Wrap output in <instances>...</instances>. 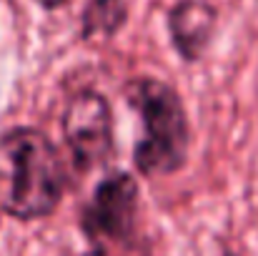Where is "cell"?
<instances>
[{
  "label": "cell",
  "mask_w": 258,
  "mask_h": 256,
  "mask_svg": "<svg viewBox=\"0 0 258 256\" xmlns=\"http://www.w3.org/2000/svg\"><path fill=\"white\" fill-rule=\"evenodd\" d=\"M71 186V166L43 128L0 131V211L20 224L50 219Z\"/></svg>",
  "instance_id": "obj_1"
},
{
  "label": "cell",
  "mask_w": 258,
  "mask_h": 256,
  "mask_svg": "<svg viewBox=\"0 0 258 256\" xmlns=\"http://www.w3.org/2000/svg\"><path fill=\"white\" fill-rule=\"evenodd\" d=\"M123 100L141 118V138L133 148V169L143 178H168L188 166L190 121L180 93L156 76H136L123 83Z\"/></svg>",
  "instance_id": "obj_2"
},
{
  "label": "cell",
  "mask_w": 258,
  "mask_h": 256,
  "mask_svg": "<svg viewBox=\"0 0 258 256\" xmlns=\"http://www.w3.org/2000/svg\"><path fill=\"white\" fill-rule=\"evenodd\" d=\"M78 229L88 246L131 249L141 229V183L125 169L108 171L81 206Z\"/></svg>",
  "instance_id": "obj_3"
},
{
  "label": "cell",
  "mask_w": 258,
  "mask_h": 256,
  "mask_svg": "<svg viewBox=\"0 0 258 256\" xmlns=\"http://www.w3.org/2000/svg\"><path fill=\"white\" fill-rule=\"evenodd\" d=\"M60 133L71 156L68 166L78 176L105 169L118 156L113 108L110 100L95 88H81L66 100Z\"/></svg>",
  "instance_id": "obj_4"
},
{
  "label": "cell",
  "mask_w": 258,
  "mask_h": 256,
  "mask_svg": "<svg viewBox=\"0 0 258 256\" xmlns=\"http://www.w3.org/2000/svg\"><path fill=\"white\" fill-rule=\"evenodd\" d=\"M218 10L208 0H175L166 13L173 50L188 66L201 63L213 43Z\"/></svg>",
  "instance_id": "obj_5"
},
{
  "label": "cell",
  "mask_w": 258,
  "mask_h": 256,
  "mask_svg": "<svg viewBox=\"0 0 258 256\" xmlns=\"http://www.w3.org/2000/svg\"><path fill=\"white\" fill-rule=\"evenodd\" d=\"M131 18V0H86L81 10V40H113Z\"/></svg>",
  "instance_id": "obj_6"
},
{
  "label": "cell",
  "mask_w": 258,
  "mask_h": 256,
  "mask_svg": "<svg viewBox=\"0 0 258 256\" xmlns=\"http://www.w3.org/2000/svg\"><path fill=\"white\" fill-rule=\"evenodd\" d=\"M40 8H45V10H60V8H66L71 0H35Z\"/></svg>",
  "instance_id": "obj_7"
},
{
  "label": "cell",
  "mask_w": 258,
  "mask_h": 256,
  "mask_svg": "<svg viewBox=\"0 0 258 256\" xmlns=\"http://www.w3.org/2000/svg\"><path fill=\"white\" fill-rule=\"evenodd\" d=\"M71 256H108V251L100 249V246H88L86 251H81V254H71Z\"/></svg>",
  "instance_id": "obj_8"
},
{
  "label": "cell",
  "mask_w": 258,
  "mask_h": 256,
  "mask_svg": "<svg viewBox=\"0 0 258 256\" xmlns=\"http://www.w3.org/2000/svg\"><path fill=\"white\" fill-rule=\"evenodd\" d=\"M218 256H241V254H238V251H233V249H223Z\"/></svg>",
  "instance_id": "obj_9"
}]
</instances>
